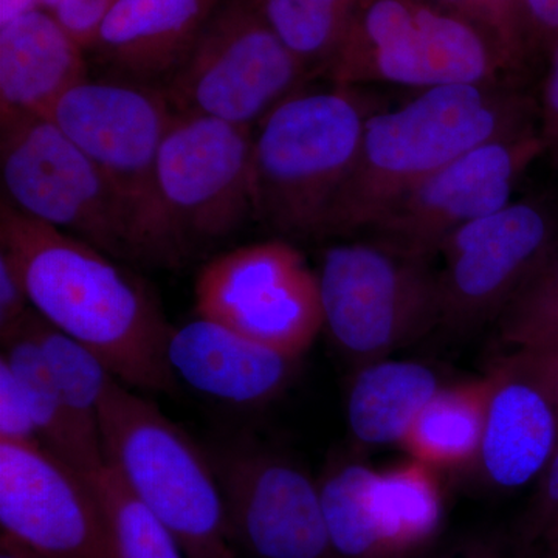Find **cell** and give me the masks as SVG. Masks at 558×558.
<instances>
[{
	"mask_svg": "<svg viewBox=\"0 0 558 558\" xmlns=\"http://www.w3.org/2000/svg\"><path fill=\"white\" fill-rule=\"evenodd\" d=\"M0 248L22 271L33 311L94 351L126 387L170 392L171 326L113 256L17 211L2 197Z\"/></svg>",
	"mask_w": 558,
	"mask_h": 558,
	"instance_id": "6da1fadb",
	"label": "cell"
},
{
	"mask_svg": "<svg viewBox=\"0 0 558 558\" xmlns=\"http://www.w3.org/2000/svg\"><path fill=\"white\" fill-rule=\"evenodd\" d=\"M532 113L531 98L501 80L432 87L398 109L371 113L323 236L366 233L399 197L462 154L534 130Z\"/></svg>",
	"mask_w": 558,
	"mask_h": 558,
	"instance_id": "7a4b0ae2",
	"label": "cell"
},
{
	"mask_svg": "<svg viewBox=\"0 0 558 558\" xmlns=\"http://www.w3.org/2000/svg\"><path fill=\"white\" fill-rule=\"evenodd\" d=\"M371 113L354 87L337 84L279 102L253 132L255 219L284 236H323Z\"/></svg>",
	"mask_w": 558,
	"mask_h": 558,
	"instance_id": "3957f363",
	"label": "cell"
},
{
	"mask_svg": "<svg viewBox=\"0 0 558 558\" xmlns=\"http://www.w3.org/2000/svg\"><path fill=\"white\" fill-rule=\"evenodd\" d=\"M100 435L106 465L186 558H240L215 464L159 407L117 380L101 405Z\"/></svg>",
	"mask_w": 558,
	"mask_h": 558,
	"instance_id": "277c9868",
	"label": "cell"
},
{
	"mask_svg": "<svg viewBox=\"0 0 558 558\" xmlns=\"http://www.w3.org/2000/svg\"><path fill=\"white\" fill-rule=\"evenodd\" d=\"M326 73L337 86L424 90L498 81L508 69L483 33L429 0H360Z\"/></svg>",
	"mask_w": 558,
	"mask_h": 558,
	"instance_id": "5b68a950",
	"label": "cell"
},
{
	"mask_svg": "<svg viewBox=\"0 0 558 558\" xmlns=\"http://www.w3.org/2000/svg\"><path fill=\"white\" fill-rule=\"evenodd\" d=\"M318 286L323 329L359 366L385 360L442 323L439 274L429 259L374 241L332 245Z\"/></svg>",
	"mask_w": 558,
	"mask_h": 558,
	"instance_id": "8992f818",
	"label": "cell"
},
{
	"mask_svg": "<svg viewBox=\"0 0 558 558\" xmlns=\"http://www.w3.org/2000/svg\"><path fill=\"white\" fill-rule=\"evenodd\" d=\"M172 117L163 90L132 80L81 81L47 113L126 204L135 258L167 260L156 172Z\"/></svg>",
	"mask_w": 558,
	"mask_h": 558,
	"instance_id": "52a82bcc",
	"label": "cell"
},
{
	"mask_svg": "<svg viewBox=\"0 0 558 558\" xmlns=\"http://www.w3.org/2000/svg\"><path fill=\"white\" fill-rule=\"evenodd\" d=\"M0 121L3 199L113 258H135L130 209L97 165L47 117Z\"/></svg>",
	"mask_w": 558,
	"mask_h": 558,
	"instance_id": "ba28073f",
	"label": "cell"
},
{
	"mask_svg": "<svg viewBox=\"0 0 558 558\" xmlns=\"http://www.w3.org/2000/svg\"><path fill=\"white\" fill-rule=\"evenodd\" d=\"M310 75L271 28L259 0H222L161 90L175 112L255 130Z\"/></svg>",
	"mask_w": 558,
	"mask_h": 558,
	"instance_id": "9c48e42d",
	"label": "cell"
},
{
	"mask_svg": "<svg viewBox=\"0 0 558 558\" xmlns=\"http://www.w3.org/2000/svg\"><path fill=\"white\" fill-rule=\"evenodd\" d=\"M253 132L174 110L156 172L168 263L196 245L227 240L255 219Z\"/></svg>",
	"mask_w": 558,
	"mask_h": 558,
	"instance_id": "30bf717a",
	"label": "cell"
},
{
	"mask_svg": "<svg viewBox=\"0 0 558 558\" xmlns=\"http://www.w3.org/2000/svg\"><path fill=\"white\" fill-rule=\"evenodd\" d=\"M196 314L301 359L323 329L317 271L288 241L242 245L208 260Z\"/></svg>",
	"mask_w": 558,
	"mask_h": 558,
	"instance_id": "8fae6325",
	"label": "cell"
},
{
	"mask_svg": "<svg viewBox=\"0 0 558 558\" xmlns=\"http://www.w3.org/2000/svg\"><path fill=\"white\" fill-rule=\"evenodd\" d=\"M542 153L535 130L476 146L399 197L366 233L395 252L429 259L451 233L509 205Z\"/></svg>",
	"mask_w": 558,
	"mask_h": 558,
	"instance_id": "7c38bea8",
	"label": "cell"
},
{
	"mask_svg": "<svg viewBox=\"0 0 558 558\" xmlns=\"http://www.w3.org/2000/svg\"><path fill=\"white\" fill-rule=\"evenodd\" d=\"M0 526L38 558H116L94 480L38 444L0 442Z\"/></svg>",
	"mask_w": 558,
	"mask_h": 558,
	"instance_id": "4fadbf2b",
	"label": "cell"
},
{
	"mask_svg": "<svg viewBox=\"0 0 558 558\" xmlns=\"http://www.w3.org/2000/svg\"><path fill=\"white\" fill-rule=\"evenodd\" d=\"M213 464L234 549L250 558H340L319 484L292 459L250 447L227 451Z\"/></svg>",
	"mask_w": 558,
	"mask_h": 558,
	"instance_id": "5bb4252c",
	"label": "cell"
},
{
	"mask_svg": "<svg viewBox=\"0 0 558 558\" xmlns=\"http://www.w3.org/2000/svg\"><path fill=\"white\" fill-rule=\"evenodd\" d=\"M557 242L553 211L535 201L510 202L451 233L439 250L442 323L468 328L498 317Z\"/></svg>",
	"mask_w": 558,
	"mask_h": 558,
	"instance_id": "9a60e30c",
	"label": "cell"
},
{
	"mask_svg": "<svg viewBox=\"0 0 558 558\" xmlns=\"http://www.w3.org/2000/svg\"><path fill=\"white\" fill-rule=\"evenodd\" d=\"M168 365L175 380L236 407H258L284 391L300 359L199 317L172 328Z\"/></svg>",
	"mask_w": 558,
	"mask_h": 558,
	"instance_id": "2e32d148",
	"label": "cell"
},
{
	"mask_svg": "<svg viewBox=\"0 0 558 558\" xmlns=\"http://www.w3.org/2000/svg\"><path fill=\"white\" fill-rule=\"evenodd\" d=\"M476 462L494 487L515 490L538 480L558 447V414L534 381L497 363Z\"/></svg>",
	"mask_w": 558,
	"mask_h": 558,
	"instance_id": "e0dca14e",
	"label": "cell"
},
{
	"mask_svg": "<svg viewBox=\"0 0 558 558\" xmlns=\"http://www.w3.org/2000/svg\"><path fill=\"white\" fill-rule=\"evenodd\" d=\"M222 0H119L90 50L132 81L167 80Z\"/></svg>",
	"mask_w": 558,
	"mask_h": 558,
	"instance_id": "ac0fdd59",
	"label": "cell"
},
{
	"mask_svg": "<svg viewBox=\"0 0 558 558\" xmlns=\"http://www.w3.org/2000/svg\"><path fill=\"white\" fill-rule=\"evenodd\" d=\"M84 51L43 9L0 25V117H47L65 92L87 80Z\"/></svg>",
	"mask_w": 558,
	"mask_h": 558,
	"instance_id": "d6986e66",
	"label": "cell"
},
{
	"mask_svg": "<svg viewBox=\"0 0 558 558\" xmlns=\"http://www.w3.org/2000/svg\"><path fill=\"white\" fill-rule=\"evenodd\" d=\"M442 387L438 374L418 362L385 359L360 366L348 392L352 438L365 447L400 446Z\"/></svg>",
	"mask_w": 558,
	"mask_h": 558,
	"instance_id": "ffe728a7",
	"label": "cell"
},
{
	"mask_svg": "<svg viewBox=\"0 0 558 558\" xmlns=\"http://www.w3.org/2000/svg\"><path fill=\"white\" fill-rule=\"evenodd\" d=\"M0 359L5 360L20 381L40 446L87 478H97L106 469L105 451L76 427L25 323L2 340Z\"/></svg>",
	"mask_w": 558,
	"mask_h": 558,
	"instance_id": "44dd1931",
	"label": "cell"
},
{
	"mask_svg": "<svg viewBox=\"0 0 558 558\" xmlns=\"http://www.w3.org/2000/svg\"><path fill=\"white\" fill-rule=\"evenodd\" d=\"M494 377L444 385L421 411L400 446L429 468L453 469L476 461Z\"/></svg>",
	"mask_w": 558,
	"mask_h": 558,
	"instance_id": "7402d4cb",
	"label": "cell"
},
{
	"mask_svg": "<svg viewBox=\"0 0 558 558\" xmlns=\"http://www.w3.org/2000/svg\"><path fill=\"white\" fill-rule=\"evenodd\" d=\"M436 472L416 459L374 470V506L398 558L416 557L439 534L446 508Z\"/></svg>",
	"mask_w": 558,
	"mask_h": 558,
	"instance_id": "603a6c76",
	"label": "cell"
},
{
	"mask_svg": "<svg viewBox=\"0 0 558 558\" xmlns=\"http://www.w3.org/2000/svg\"><path fill=\"white\" fill-rule=\"evenodd\" d=\"M24 323L76 427L102 447L100 411L110 387L119 380L116 374L94 351L53 328L35 311Z\"/></svg>",
	"mask_w": 558,
	"mask_h": 558,
	"instance_id": "cb8c5ba5",
	"label": "cell"
},
{
	"mask_svg": "<svg viewBox=\"0 0 558 558\" xmlns=\"http://www.w3.org/2000/svg\"><path fill=\"white\" fill-rule=\"evenodd\" d=\"M373 476L369 465L343 461L318 481L326 527L340 558H398L374 506Z\"/></svg>",
	"mask_w": 558,
	"mask_h": 558,
	"instance_id": "d4e9b609",
	"label": "cell"
},
{
	"mask_svg": "<svg viewBox=\"0 0 558 558\" xmlns=\"http://www.w3.org/2000/svg\"><path fill=\"white\" fill-rule=\"evenodd\" d=\"M360 0H259L279 39L311 73L326 72Z\"/></svg>",
	"mask_w": 558,
	"mask_h": 558,
	"instance_id": "484cf974",
	"label": "cell"
},
{
	"mask_svg": "<svg viewBox=\"0 0 558 558\" xmlns=\"http://www.w3.org/2000/svg\"><path fill=\"white\" fill-rule=\"evenodd\" d=\"M497 322L499 339L513 351L558 347V242L510 296Z\"/></svg>",
	"mask_w": 558,
	"mask_h": 558,
	"instance_id": "4316f807",
	"label": "cell"
},
{
	"mask_svg": "<svg viewBox=\"0 0 558 558\" xmlns=\"http://www.w3.org/2000/svg\"><path fill=\"white\" fill-rule=\"evenodd\" d=\"M94 483L108 512L116 558H186L174 535L109 465Z\"/></svg>",
	"mask_w": 558,
	"mask_h": 558,
	"instance_id": "83f0119b",
	"label": "cell"
},
{
	"mask_svg": "<svg viewBox=\"0 0 558 558\" xmlns=\"http://www.w3.org/2000/svg\"><path fill=\"white\" fill-rule=\"evenodd\" d=\"M439 9L461 17L486 36L508 72L517 73L526 62L531 31L524 0H429Z\"/></svg>",
	"mask_w": 558,
	"mask_h": 558,
	"instance_id": "f1b7e54d",
	"label": "cell"
},
{
	"mask_svg": "<svg viewBox=\"0 0 558 558\" xmlns=\"http://www.w3.org/2000/svg\"><path fill=\"white\" fill-rule=\"evenodd\" d=\"M558 537V447L538 478L537 494L529 506L519 535L523 554L542 550Z\"/></svg>",
	"mask_w": 558,
	"mask_h": 558,
	"instance_id": "f546056e",
	"label": "cell"
},
{
	"mask_svg": "<svg viewBox=\"0 0 558 558\" xmlns=\"http://www.w3.org/2000/svg\"><path fill=\"white\" fill-rule=\"evenodd\" d=\"M0 442L38 444L27 399L13 371L0 359Z\"/></svg>",
	"mask_w": 558,
	"mask_h": 558,
	"instance_id": "4dcf8cb0",
	"label": "cell"
},
{
	"mask_svg": "<svg viewBox=\"0 0 558 558\" xmlns=\"http://www.w3.org/2000/svg\"><path fill=\"white\" fill-rule=\"evenodd\" d=\"M33 312L27 284L20 266L0 248V339H9Z\"/></svg>",
	"mask_w": 558,
	"mask_h": 558,
	"instance_id": "1f68e13d",
	"label": "cell"
},
{
	"mask_svg": "<svg viewBox=\"0 0 558 558\" xmlns=\"http://www.w3.org/2000/svg\"><path fill=\"white\" fill-rule=\"evenodd\" d=\"M119 0H61L50 14L84 50H90L102 21Z\"/></svg>",
	"mask_w": 558,
	"mask_h": 558,
	"instance_id": "d6a6232c",
	"label": "cell"
},
{
	"mask_svg": "<svg viewBox=\"0 0 558 558\" xmlns=\"http://www.w3.org/2000/svg\"><path fill=\"white\" fill-rule=\"evenodd\" d=\"M538 134L545 150L558 160V38L550 46L549 70L539 106Z\"/></svg>",
	"mask_w": 558,
	"mask_h": 558,
	"instance_id": "836d02e7",
	"label": "cell"
},
{
	"mask_svg": "<svg viewBox=\"0 0 558 558\" xmlns=\"http://www.w3.org/2000/svg\"><path fill=\"white\" fill-rule=\"evenodd\" d=\"M532 40L553 46L558 38V0H524Z\"/></svg>",
	"mask_w": 558,
	"mask_h": 558,
	"instance_id": "e575fe53",
	"label": "cell"
},
{
	"mask_svg": "<svg viewBox=\"0 0 558 558\" xmlns=\"http://www.w3.org/2000/svg\"><path fill=\"white\" fill-rule=\"evenodd\" d=\"M439 558H512L501 542L492 537L472 538Z\"/></svg>",
	"mask_w": 558,
	"mask_h": 558,
	"instance_id": "d590c367",
	"label": "cell"
},
{
	"mask_svg": "<svg viewBox=\"0 0 558 558\" xmlns=\"http://www.w3.org/2000/svg\"><path fill=\"white\" fill-rule=\"evenodd\" d=\"M40 9V0H0V25Z\"/></svg>",
	"mask_w": 558,
	"mask_h": 558,
	"instance_id": "8d00e7d4",
	"label": "cell"
},
{
	"mask_svg": "<svg viewBox=\"0 0 558 558\" xmlns=\"http://www.w3.org/2000/svg\"><path fill=\"white\" fill-rule=\"evenodd\" d=\"M0 558H38L27 548L5 535L0 537Z\"/></svg>",
	"mask_w": 558,
	"mask_h": 558,
	"instance_id": "74e56055",
	"label": "cell"
},
{
	"mask_svg": "<svg viewBox=\"0 0 558 558\" xmlns=\"http://www.w3.org/2000/svg\"><path fill=\"white\" fill-rule=\"evenodd\" d=\"M539 558H558V537L542 549V557Z\"/></svg>",
	"mask_w": 558,
	"mask_h": 558,
	"instance_id": "f35d334b",
	"label": "cell"
},
{
	"mask_svg": "<svg viewBox=\"0 0 558 558\" xmlns=\"http://www.w3.org/2000/svg\"><path fill=\"white\" fill-rule=\"evenodd\" d=\"M61 0H40V9L49 11H53L57 9L58 5H60Z\"/></svg>",
	"mask_w": 558,
	"mask_h": 558,
	"instance_id": "ab89813d",
	"label": "cell"
}]
</instances>
